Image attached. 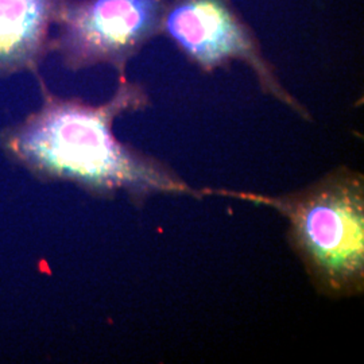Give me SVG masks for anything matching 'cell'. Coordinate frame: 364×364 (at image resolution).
I'll return each instance as SVG.
<instances>
[{
  "instance_id": "1",
  "label": "cell",
  "mask_w": 364,
  "mask_h": 364,
  "mask_svg": "<svg viewBox=\"0 0 364 364\" xmlns=\"http://www.w3.org/2000/svg\"><path fill=\"white\" fill-rule=\"evenodd\" d=\"M39 84L41 107L3 134L7 151L36 174L75 182L99 196L123 192L138 204L156 195L201 198L166 164L115 136L117 117L150 105L142 84L120 75L114 95L102 105L61 97L42 80Z\"/></svg>"
},
{
  "instance_id": "2",
  "label": "cell",
  "mask_w": 364,
  "mask_h": 364,
  "mask_svg": "<svg viewBox=\"0 0 364 364\" xmlns=\"http://www.w3.org/2000/svg\"><path fill=\"white\" fill-rule=\"evenodd\" d=\"M201 197L220 196L264 205L289 224V243L313 287L328 299L364 293V177L338 166L320 180L287 195L270 196L204 188Z\"/></svg>"
},
{
  "instance_id": "3",
  "label": "cell",
  "mask_w": 364,
  "mask_h": 364,
  "mask_svg": "<svg viewBox=\"0 0 364 364\" xmlns=\"http://www.w3.org/2000/svg\"><path fill=\"white\" fill-rule=\"evenodd\" d=\"M161 36L204 73L230 68L234 63L245 64L260 91L301 119L312 120L309 109L287 91L234 0H169Z\"/></svg>"
},
{
  "instance_id": "4",
  "label": "cell",
  "mask_w": 364,
  "mask_h": 364,
  "mask_svg": "<svg viewBox=\"0 0 364 364\" xmlns=\"http://www.w3.org/2000/svg\"><path fill=\"white\" fill-rule=\"evenodd\" d=\"M169 0H66L50 53L69 70L112 66L126 75L131 60L161 36Z\"/></svg>"
},
{
  "instance_id": "5",
  "label": "cell",
  "mask_w": 364,
  "mask_h": 364,
  "mask_svg": "<svg viewBox=\"0 0 364 364\" xmlns=\"http://www.w3.org/2000/svg\"><path fill=\"white\" fill-rule=\"evenodd\" d=\"M66 0H0V77L38 72Z\"/></svg>"
}]
</instances>
